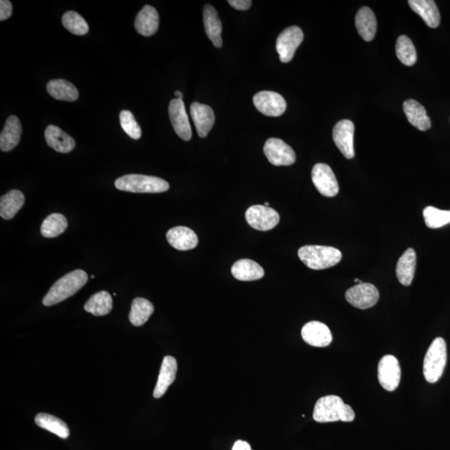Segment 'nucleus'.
<instances>
[{"label": "nucleus", "mask_w": 450, "mask_h": 450, "mask_svg": "<svg viewBox=\"0 0 450 450\" xmlns=\"http://www.w3.org/2000/svg\"><path fill=\"white\" fill-rule=\"evenodd\" d=\"M313 418L318 423L352 422L355 414L337 395H327L316 402Z\"/></svg>", "instance_id": "nucleus-1"}, {"label": "nucleus", "mask_w": 450, "mask_h": 450, "mask_svg": "<svg viewBox=\"0 0 450 450\" xmlns=\"http://www.w3.org/2000/svg\"><path fill=\"white\" fill-rule=\"evenodd\" d=\"M87 281L88 275L84 270H74L54 284L43 299V304L45 306H52L67 300L83 288Z\"/></svg>", "instance_id": "nucleus-2"}, {"label": "nucleus", "mask_w": 450, "mask_h": 450, "mask_svg": "<svg viewBox=\"0 0 450 450\" xmlns=\"http://www.w3.org/2000/svg\"><path fill=\"white\" fill-rule=\"evenodd\" d=\"M298 256L307 267L315 270L334 267L342 259L341 252L330 246H304L299 249Z\"/></svg>", "instance_id": "nucleus-3"}, {"label": "nucleus", "mask_w": 450, "mask_h": 450, "mask_svg": "<svg viewBox=\"0 0 450 450\" xmlns=\"http://www.w3.org/2000/svg\"><path fill=\"white\" fill-rule=\"evenodd\" d=\"M117 189L131 193L158 194L170 189L169 183L162 179L143 175H128L116 180Z\"/></svg>", "instance_id": "nucleus-4"}, {"label": "nucleus", "mask_w": 450, "mask_h": 450, "mask_svg": "<svg viewBox=\"0 0 450 450\" xmlns=\"http://www.w3.org/2000/svg\"><path fill=\"white\" fill-rule=\"evenodd\" d=\"M447 363V346L443 338L434 340L425 355L424 376L429 383H436L444 374Z\"/></svg>", "instance_id": "nucleus-5"}, {"label": "nucleus", "mask_w": 450, "mask_h": 450, "mask_svg": "<svg viewBox=\"0 0 450 450\" xmlns=\"http://www.w3.org/2000/svg\"><path fill=\"white\" fill-rule=\"evenodd\" d=\"M304 40L303 31L298 26H291L284 30L277 38L276 49L282 63L293 60L295 51Z\"/></svg>", "instance_id": "nucleus-6"}, {"label": "nucleus", "mask_w": 450, "mask_h": 450, "mask_svg": "<svg viewBox=\"0 0 450 450\" xmlns=\"http://www.w3.org/2000/svg\"><path fill=\"white\" fill-rule=\"evenodd\" d=\"M378 378L383 389L393 392L401 383V369L400 363L394 355L383 356L379 363Z\"/></svg>", "instance_id": "nucleus-7"}, {"label": "nucleus", "mask_w": 450, "mask_h": 450, "mask_svg": "<svg viewBox=\"0 0 450 450\" xmlns=\"http://www.w3.org/2000/svg\"><path fill=\"white\" fill-rule=\"evenodd\" d=\"M246 221L254 229L271 230L280 223V214L277 211L265 205H254L246 211Z\"/></svg>", "instance_id": "nucleus-8"}, {"label": "nucleus", "mask_w": 450, "mask_h": 450, "mask_svg": "<svg viewBox=\"0 0 450 450\" xmlns=\"http://www.w3.org/2000/svg\"><path fill=\"white\" fill-rule=\"evenodd\" d=\"M264 153L270 164L275 166H289L295 164L296 155L293 148L280 139L266 141Z\"/></svg>", "instance_id": "nucleus-9"}, {"label": "nucleus", "mask_w": 450, "mask_h": 450, "mask_svg": "<svg viewBox=\"0 0 450 450\" xmlns=\"http://www.w3.org/2000/svg\"><path fill=\"white\" fill-rule=\"evenodd\" d=\"M348 302L360 310L374 307L379 300V292L374 284L361 283L348 289L346 293Z\"/></svg>", "instance_id": "nucleus-10"}, {"label": "nucleus", "mask_w": 450, "mask_h": 450, "mask_svg": "<svg viewBox=\"0 0 450 450\" xmlns=\"http://www.w3.org/2000/svg\"><path fill=\"white\" fill-rule=\"evenodd\" d=\"M313 183L319 193L326 197H335L339 188L331 168L326 164H317L312 170Z\"/></svg>", "instance_id": "nucleus-11"}, {"label": "nucleus", "mask_w": 450, "mask_h": 450, "mask_svg": "<svg viewBox=\"0 0 450 450\" xmlns=\"http://www.w3.org/2000/svg\"><path fill=\"white\" fill-rule=\"evenodd\" d=\"M254 106L266 116L279 117L286 111V101L280 93L273 91H261L253 99Z\"/></svg>", "instance_id": "nucleus-12"}, {"label": "nucleus", "mask_w": 450, "mask_h": 450, "mask_svg": "<svg viewBox=\"0 0 450 450\" xmlns=\"http://www.w3.org/2000/svg\"><path fill=\"white\" fill-rule=\"evenodd\" d=\"M355 125L349 120H343L335 124L333 139L342 155L348 159L355 157Z\"/></svg>", "instance_id": "nucleus-13"}, {"label": "nucleus", "mask_w": 450, "mask_h": 450, "mask_svg": "<svg viewBox=\"0 0 450 450\" xmlns=\"http://www.w3.org/2000/svg\"><path fill=\"white\" fill-rule=\"evenodd\" d=\"M169 115L172 126L179 138L185 141L190 140L192 138L191 126L185 104L182 100L175 99L170 101Z\"/></svg>", "instance_id": "nucleus-14"}, {"label": "nucleus", "mask_w": 450, "mask_h": 450, "mask_svg": "<svg viewBox=\"0 0 450 450\" xmlns=\"http://www.w3.org/2000/svg\"><path fill=\"white\" fill-rule=\"evenodd\" d=\"M301 335L305 343L314 347H326L330 346L333 340L330 328L319 321H311L304 324Z\"/></svg>", "instance_id": "nucleus-15"}, {"label": "nucleus", "mask_w": 450, "mask_h": 450, "mask_svg": "<svg viewBox=\"0 0 450 450\" xmlns=\"http://www.w3.org/2000/svg\"><path fill=\"white\" fill-rule=\"evenodd\" d=\"M190 113L199 136L205 138L214 126L215 118L213 109L209 105L194 102L191 104Z\"/></svg>", "instance_id": "nucleus-16"}, {"label": "nucleus", "mask_w": 450, "mask_h": 450, "mask_svg": "<svg viewBox=\"0 0 450 450\" xmlns=\"http://www.w3.org/2000/svg\"><path fill=\"white\" fill-rule=\"evenodd\" d=\"M166 238L172 247L182 251L194 249L199 243L197 234L185 226L175 227L170 229Z\"/></svg>", "instance_id": "nucleus-17"}, {"label": "nucleus", "mask_w": 450, "mask_h": 450, "mask_svg": "<svg viewBox=\"0 0 450 450\" xmlns=\"http://www.w3.org/2000/svg\"><path fill=\"white\" fill-rule=\"evenodd\" d=\"M177 370V361L174 357L166 356V357L164 358L161 368H160L158 381L154 390V397L155 398H161L166 393L169 387L175 381Z\"/></svg>", "instance_id": "nucleus-18"}, {"label": "nucleus", "mask_w": 450, "mask_h": 450, "mask_svg": "<svg viewBox=\"0 0 450 450\" xmlns=\"http://www.w3.org/2000/svg\"><path fill=\"white\" fill-rule=\"evenodd\" d=\"M159 18L154 7L146 5L140 10L135 19V27L137 32L143 36H151L157 32Z\"/></svg>", "instance_id": "nucleus-19"}, {"label": "nucleus", "mask_w": 450, "mask_h": 450, "mask_svg": "<svg viewBox=\"0 0 450 450\" xmlns=\"http://www.w3.org/2000/svg\"><path fill=\"white\" fill-rule=\"evenodd\" d=\"M22 126L17 116L12 115L7 119L5 128L0 135V148L3 152L14 150L21 141Z\"/></svg>", "instance_id": "nucleus-20"}, {"label": "nucleus", "mask_w": 450, "mask_h": 450, "mask_svg": "<svg viewBox=\"0 0 450 450\" xmlns=\"http://www.w3.org/2000/svg\"><path fill=\"white\" fill-rule=\"evenodd\" d=\"M45 140L50 148L63 154H67L71 152L76 147V141L71 136L66 134L60 128L56 125H49L47 127L45 133Z\"/></svg>", "instance_id": "nucleus-21"}, {"label": "nucleus", "mask_w": 450, "mask_h": 450, "mask_svg": "<svg viewBox=\"0 0 450 450\" xmlns=\"http://www.w3.org/2000/svg\"><path fill=\"white\" fill-rule=\"evenodd\" d=\"M403 108L409 122L418 131H426L431 128V120L429 118L425 107L418 102L414 100H406Z\"/></svg>", "instance_id": "nucleus-22"}, {"label": "nucleus", "mask_w": 450, "mask_h": 450, "mask_svg": "<svg viewBox=\"0 0 450 450\" xmlns=\"http://www.w3.org/2000/svg\"><path fill=\"white\" fill-rule=\"evenodd\" d=\"M409 5L414 12L424 19L429 28L436 29L440 23V14L436 2L432 0H409Z\"/></svg>", "instance_id": "nucleus-23"}, {"label": "nucleus", "mask_w": 450, "mask_h": 450, "mask_svg": "<svg viewBox=\"0 0 450 450\" xmlns=\"http://www.w3.org/2000/svg\"><path fill=\"white\" fill-rule=\"evenodd\" d=\"M203 25H205L207 36L212 41L216 48H221L223 45L221 33L222 23L217 11L210 5L203 8Z\"/></svg>", "instance_id": "nucleus-24"}, {"label": "nucleus", "mask_w": 450, "mask_h": 450, "mask_svg": "<svg viewBox=\"0 0 450 450\" xmlns=\"http://www.w3.org/2000/svg\"><path fill=\"white\" fill-rule=\"evenodd\" d=\"M355 25L363 41L370 42L374 40L377 31V21L370 8L363 7L358 11L355 17Z\"/></svg>", "instance_id": "nucleus-25"}, {"label": "nucleus", "mask_w": 450, "mask_h": 450, "mask_svg": "<svg viewBox=\"0 0 450 450\" xmlns=\"http://www.w3.org/2000/svg\"><path fill=\"white\" fill-rule=\"evenodd\" d=\"M416 269V253L414 249H408L403 254L396 266L397 279L404 286L412 284Z\"/></svg>", "instance_id": "nucleus-26"}, {"label": "nucleus", "mask_w": 450, "mask_h": 450, "mask_svg": "<svg viewBox=\"0 0 450 450\" xmlns=\"http://www.w3.org/2000/svg\"><path fill=\"white\" fill-rule=\"evenodd\" d=\"M231 272L236 280L240 281L258 280L265 275V270L259 264L247 259L236 262Z\"/></svg>", "instance_id": "nucleus-27"}, {"label": "nucleus", "mask_w": 450, "mask_h": 450, "mask_svg": "<svg viewBox=\"0 0 450 450\" xmlns=\"http://www.w3.org/2000/svg\"><path fill=\"white\" fill-rule=\"evenodd\" d=\"M25 195L21 191L14 190L8 193L0 199V215L3 220H12L25 203Z\"/></svg>", "instance_id": "nucleus-28"}, {"label": "nucleus", "mask_w": 450, "mask_h": 450, "mask_svg": "<svg viewBox=\"0 0 450 450\" xmlns=\"http://www.w3.org/2000/svg\"><path fill=\"white\" fill-rule=\"evenodd\" d=\"M46 89L50 96L58 100L73 102L79 98L76 86L65 80H51Z\"/></svg>", "instance_id": "nucleus-29"}, {"label": "nucleus", "mask_w": 450, "mask_h": 450, "mask_svg": "<svg viewBox=\"0 0 450 450\" xmlns=\"http://www.w3.org/2000/svg\"><path fill=\"white\" fill-rule=\"evenodd\" d=\"M113 300L111 293L100 291L90 297L85 305V310L95 316H104L111 313Z\"/></svg>", "instance_id": "nucleus-30"}, {"label": "nucleus", "mask_w": 450, "mask_h": 450, "mask_svg": "<svg viewBox=\"0 0 450 450\" xmlns=\"http://www.w3.org/2000/svg\"><path fill=\"white\" fill-rule=\"evenodd\" d=\"M35 423L42 429L56 434L61 439H67L69 436V429L65 423L51 414L41 413L35 417Z\"/></svg>", "instance_id": "nucleus-31"}, {"label": "nucleus", "mask_w": 450, "mask_h": 450, "mask_svg": "<svg viewBox=\"0 0 450 450\" xmlns=\"http://www.w3.org/2000/svg\"><path fill=\"white\" fill-rule=\"evenodd\" d=\"M154 305L146 299L136 298L133 301L130 321L133 326L139 327L146 324L154 313Z\"/></svg>", "instance_id": "nucleus-32"}, {"label": "nucleus", "mask_w": 450, "mask_h": 450, "mask_svg": "<svg viewBox=\"0 0 450 450\" xmlns=\"http://www.w3.org/2000/svg\"><path fill=\"white\" fill-rule=\"evenodd\" d=\"M68 227L67 218L61 214H52L41 225V234L45 238H54L64 233Z\"/></svg>", "instance_id": "nucleus-33"}, {"label": "nucleus", "mask_w": 450, "mask_h": 450, "mask_svg": "<svg viewBox=\"0 0 450 450\" xmlns=\"http://www.w3.org/2000/svg\"><path fill=\"white\" fill-rule=\"evenodd\" d=\"M396 56L403 65L413 66L417 61V52L413 42L406 35H401L398 38L396 46Z\"/></svg>", "instance_id": "nucleus-34"}, {"label": "nucleus", "mask_w": 450, "mask_h": 450, "mask_svg": "<svg viewBox=\"0 0 450 450\" xmlns=\"http://www.w3.org/2000/svg\"><path fill=\"white\" fill-rule=\"evenodd\" d=\"M426 225L430 229H439L450 224V210H441L436 207L429 206L424 210Z\"/></svg>", "instance_id": "nucleus-35"}, {"label": "nucleus", "mask_w": 450, "mask_h": 450, "mask_svg": "<svg viewBox=\"0 0 450 450\" xmlns=\"http://www.w3.org/2000/svg\"><path fill=\"white\" fill-rule=\"evenodd\" d=\"M63 25L65 28L76 35H85L89 32V25L83 17L76 12L68 11L63 15Z\"/></svg>", "instance_id": "nucleus-36"}, {"label": "nucleus", "mask_w": 450, "mask_h": 450, "mask_svg": "<svg viewBox=\"0 0 450 450\" xmlns=\"http://www.w3.org/2000/svg\"><path fill=\"white\" fill-rule=\"evenodd\" d=\"M120 120L124 131L134 139H139L141 128L131 111H123L120 113Z\"/></svg>", "instance_id": "nucleus-37"}, {"label": "nucleus", "mask_w": 450, "mask_h": 450, "mask_svg": "<svg viewBox=\"0 0 450 450\" xmlns=\"http://www.w3.org/2000/svg\"><path fill=\"white\" fill-rule=\"evenodd\" d=\"M12 3L8 0H1L0 1V21H3L9 19L12 14Z\"/></svg>", "instance_id": "nucleus-38"}, {"label": "nucleus", "mask_w": 450, "mask_h": 450, "mask_svg": "<svg viewBox=\"0 0 450 450\" xmlns=\"http://www.w3.org/2000/svg\"><path fill=\"white\" fill-rule=\"evenodd\" d=\"M229 5L238 10H248L252 5L250 0H229Z\"/></svg>", "instance_id": "nucleus-39"}, {"label": "nucleus", "mask_w": 450, "mask_h": 450, "mask_svg": "<svg viewBox=\"0 0 450 450\" xmlns=\"http://www.w3.org/2000/svg\"><path fill=\"white\" fill-rule=\"evenodd\" d=\"M232 450H252L248 442L238 440L234 443Z\"/></svg>", "instance_id": "nucleus-40"}, {"label": "nucleus", "mask_w": 450, "mask_h": 450, "mask_svg": "<svg viewBox=\"0 0 450 450\" xmlns=\"http://www.w3.org/2000/svg\"><path fill=\"white\" fill-rule=\"evenodd\" d=\"M175 95L176 97H177L178 100H183V93L179 91V90H177V91H176L175 93Z\"/></svg>", "instance_id": "nucleus-41"}, {"label": "nucleus", "mask_w": 450, "mask_h": 450, "mask_svg": "<svg viewBox=\"0 0 450 450\" xmlns=\"http://www.w3.org/2000/svg\"><path fill=\"white\" fill-rule=\"evenodd\" d=\"M269 203L268 202H266V203H265V206H266V207H269Z\"/></svg>", "instance_id": "nucleus-42"}]
</instances>
